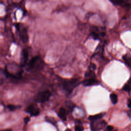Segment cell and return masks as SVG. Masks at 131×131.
I'll list each match as a JSON object with an SVG mask.
<instances>
[{
    "label": "cell",
    "mask_w": 131,
    "mask_h": 131,
    "mask_svg": "<svg viewBox=\"0 0 131 131\" xmlns=\"http://www.w3.org/2000/svg\"><path fill=\"white\" fill-rule=\"evenodd\" d=\"M15 27L21 41L24 43H27L29 40V36L28 31L26 27L22 24H17L15 25Z\"/></svg>",
    "instance_id": "6da1fadb"
},
{
    "label": "cell",
    "mask_w": 131,
    "mask_h": 131,
    "mask_svg": "<svg viewBox=\"0 0 131 131\" xmlns=\"http://www.w3.org/2000/svg\"><path fill=\"white\" fill-rule=\"evenodd\" d=\"M78 84V79H72L63 83V88L68 93H71Z\"/></svg>",
    "instance_id": "7a4b0ae2"
},
{
    "label": "cell",
    "mask_w": 131,
    "mask_h": 131,
    "mask_svg": "<svg viewBox=\"0 0 131 131\" xmlns=\"http://www.w3.org/2000/svg\"><path fill=\"white\" fill-rule=\"evenodd\" d=\"M51 95V93L50 91L46 90L41 92H39L35 97V100L37 102L43 103L47 101L50 96Z\"/></svg>",
    "instance_id": "3957f363"
},
{
    "label": "cell",
    "mask_w": 131,
    "mask_h": 131,
    "mask_svg": "<svg viewBox=\"0 0 131 131\" xmlns=\"http://www.w3.org/2000/svg\"><path fill=\"white\" fill-rule=\"evenodd\" d=\"M106 125V122L104 120L92 121L90 124V128L92 131H99L102 129Z\"/></svg>",
    "instance_id": "277c9868"
},
{
    "label": "cell",
    "mask_w": 131,
    "mask_h": 131,
    "mask_svg": "<svg viewBox=\"0 0 131 131\" xmlns=\"http://www.w3.org/2000/svg\"><path fill=\"white\" fill-rule=\"evenodd\" d=\"M105 33L99 27L94 26L91 30V35L95 39H99L100 36H103Z\"/></svg>",
    "instance_id": "5b68a950"
},
{
    "label": "cell",
    "mask_w": 131,
    "mask_h": 131,
    "mask_svg": "<svg viewBox=\"0 0 131 131\" xmlns=\"http://www.w3.org/2000/svg\"><path fill=\"white\" fill-rule=\"evenodd\" d=\"M26 112L29 113L32 116H37L39 114V110L34 105H30L26 108Z\"/></svg>",
    "instance_id": "8992f818"
},
{
    "label": "cell",
    "mask_w": 131,
    "mask_h": 131,
    "mask_svg": "<svg viewBox=\"0 0 131 131\" xmlns=\"http://www.w3.org/2000/svg\"><path fill=\"white\" fill-rule=\"evenodd\" d=\"M82 83L84 86H88L97 84L98 83V81L95 79V78H90L87 79H85L82 82Z\"/></svg>",
    "instance_id": "52a82bcc"
},
{
    "label": "cell",
    "mask_w": 131,
    "mask_h": 131,
    "mask_svg": "<svg viewBox=\"0 0 131 131\" xmlns=\"http://www.w3.org/2000/svg\"><path fill=\"white\" fill-rule=\"evenodd\" d=\"M43 66H44L43 61L42 60V59L39 56H38L37 59L35 63L34 68H35L37 70L39 71V70H41L43 68Z\"/></svg>",
    "instance_id": "ba28073f"
},
{
    "label": "cell",
    "mask_w": 131,
    "mask_h": 131,
    "mask_svg": "<svg viewBox=\"0 0 131 131\" xmlns=\"http://www.w3.org/2000/svg\"><path fill=\"white\" fill-rule=\"evenodd\" d=\"M58 117L63 121L67 120V113L66 110L63 107H60L58 112Z\"/></svg>",
    "instance_id": "9c48e42d"
},
{
    "label": "cell",
    "mask_w": 131,
    "mask_h": 131,
    "mask_svg": "<svg viewBox=\"0 0 131 131\" xmlns=\"http://www.w3.org/2000/svg\"><path fill=\"white\" fill-rule=\"evenodd\" d=\"M123 59L125 64L129 67L131 68V55L126 54L123 56Z\"/></svg>",
    "instance_id": "30bf717a"
},
{
    "label": "cell",
    "mask_w": 131,
    "mask_h": 131,
    "mask_svg": "<svg viewBox=\"0 0 131 131\" xmlns=\"http://www.w3.org/2000/svg\"><path fill=\"white\" fill-rule=\"evenodd\" d=\"M113 4L118 6H126V4L125 0H110Z\"/></svg>",
    "instance_id": "8fae6325"
},
{
    "label": "cell",
    "mask_w": 131,
    "mask_h": 131,
    "mask_svg": "<svg viewBox=\"0 0 131 131\" xmlns=\"http://www.w3.org/2000/svg\"><path fill=\"white\" fill-rule=\"evenodd\" d=\"M103 114H96L95 115H92V116H89V119L91 121L97 120H99L100 119H101L103 117Z\"/></svg>",
    "instance_id": "7c38bea8"
},
{
    "label": "cell",
    "mask_w": 131,
    "mask_h": 131,
    "mask_svg": "<svg viewBox=\"0 0 131 131\" xmlns=\"http://www.w3.org/2000/svg\"><path fill=\"white\" fill-rule=\"evenodd\" d=\"M37 57H38V56H35V57L32 58V59L30 60V61L29 62V67L30 69H34V65H35L36 61L37 59Z\"/></svg>",
    "instance_id": "4fadbf2b"
},
{
    "label": "cell",
    "mask_w": 131,
    "mask_h": 131,
    "mask_svg": "<svg viewBox=\"0 0 131 131\" xmlns=\"http://www.w3.org/2000/svg\"><path fill=\"white\" fill-rule=\"evenodd\" d=\"M123 90L127 91V92H129L131 91V80L128 81L123 86Z\"/></svg>",
    "instance_id": "5bb4252c"
},
{
    "label": "cell",
    "mask_w": 131,
    "mask_h": 131,
    "mask_svg": "<svg viewBox=\"0 0 131 131\" xmlns=\"http://www.w3.org/2000/svg\"><path fill=\"white\" fill-rule=\"evenodd\" d=\"M110 99L111 100L112 102L114 104H115L118 101V97L117 95H116L115 94H114V93L111 94L110 95Z\"/></svg>",
    "instance_id": "9a60e30c"
},
{
    "label": "cell",
    "mask_w": 131,
    "mask_h": 131,
    "mask_svg": "<svg viewBox=\"0 0 131 131\" xmlns=\"http://www.w3.org/2000/svg\"><path fill=\"white\" fill-rule=\"evenodd\" d=\"M22 56H23L24 62L25 63L28 58V52L27 50H26V49L23 50V52H22Z\"/></svg>",
    "instance_id": "2e32d148"
},
{
    "label": "cell",
    "mask_w": 131,
    "mask_h": 131,
    "mask_svg": "<svg viewBox=\"0 0 131 131\" xmlns=\"http://www.w3.org/2000/svg\"><path fill=\"white\" fill-rule=\"evenodd\" d=\"M66 106H67L69 112H72L74 108V105L72 102H71L70 101H68L66 102Z\"/></svg>",
    "instance_id": "e0dca14e"
},
{
    "label": "cell",
    "mask_w": 131,
    "mask_h": 131,
    "mask_svg": "<svg viewBox=\"0 0 131 131\" xmlns=\"http://www.w3.org/2000/svg\"><path fill=\"white\" fill-rule=\"evenodd\" d=\"M84 75H85V77H89V78H95V74L94 73V72H93V71H92V70H90V71L87 72L86 73H85Z\"/></svg>",
    "instance_id": "ac0fdd59"
},
{
    "label": "cell",
    "mask_w": 131,
    "mask_h": 131,
    "mask_svg": "<svg viewBox=\"0 0 131 131\" xmlns=\"http://www.w3.org/2000/svg\"><path fill=\"white\" fill-rule=\"evenodd\" d=\"M20 106H17V105H12V104H9L7 106V107L11 111H15L19 108H20Z\"/></svg>",
    "instance_id": "d6986e66"
},
{
    "label": "cell",
    "mask_w": 131,
    "mask_h": 131,
    "mask_svg": "<svg viewBox=\"0 0 131 131\" xmlns=\"http://www.w3.org/2000/svg\"><path fill=\"white\" fill-rule=\"evenodd\" d=\"M75 131H83L84 130V128L82 125H76L75 127Z\"/></svg>",
    "instance_id": "ffe728a7"
},
{
    "label": "cell",
    "mask_w": 131,
    "mask_h": 131,
    "mask_svg": "<svg viewBox=\"0 0 131 131\" xmlns=\"http://www.w3.org/2000/svg\"><path fill=\"white\" fill-rule=\"evenodd\" d=\"M90 69L92 71H94L96 69V65L94 63H91L90 65Z\"/></svg>",
    "instance_id": "44dd1931"
},
{
    "label": "cell",
    "mask_w": 131,
    "mask_h": 131,
    "mask_svg": "<svg viewBox=\"0 0 131 131\" xmlns=\"http://www.w3.org/2000/svg\"><path fill=\"white\" fill-rule=\"evenodd\" d=\"M24 1V0H9V1H10L11 2H12V3H15V4H18V3H21V2Z\"/></svg>",
    "instance_id": "7402d4cb"
},
{
    "label": "cell",
    "mask_w": 131,
    "mask_h": 131,
    "mask_svg": "<svg viewBox=\"0 0 131 131\" xmlns=\"http://www.w3.org/2000/svg\"><path fill=\"white\" fill-rule=\"evenodd\" d=\"M30 120V117H26L25 118V119H24V122H25V123L26 124H27V123H28L29 122Z\"/></svg>",
    "instance_id": "603a6c76"
},
{
    "label": "cell",
    "mask_w": 131,
    "mask_h": 131,
    "mask_svg": "<svg viewBox=\"0 0 131 131\" xmlns=\"http://www.w3.org/2000/svg\"><path fill=\"white\" fill-rule=\"evenodd\" d=\"M114 129V127L112 126H111V125H109V126H107V130L108 131H112Z\"/></svg>",
    "instance_id": "cb8c5ba5"
},
{
    "label": "cell",
    "mask_w": 131,
    "mask_h": 131,
    "mask_svg": "<svg viewBox=\"0 0 131 131\" xmlns=\"http://www.w3.org/2000/svg\"><path fill=\"white\" fill-rule=\"evenodd\" d=\"M127 105H128V107H129L130 108H131V99H129V100H128Z\"/></svg>",
    "instance_id": "d4e9b609"
},
{
    "label": "cell",
    "mask_w": 131,
    "mask_h": 131,
    "mask_svg": "<svg viewBox=\"0 0 131 131\" xmlns=\"http://www.w3.org/2000/svg\"><path fill=\"white\" fill-rule=\"evenodd\" d=\"M2 131H12V130H11V129H7L3 130H2Z\"/></svg>",
    "instance_id": "484cf974"
},
{
    "label": "cell",
    "mask_w": 131,
    "mask_h": 131,
    "mask_svg": "<svg viewBox=\"0 0 131 131\" xmlns=\"http://www.w3.org/2000/svg\"><path fill=\"white\" fill-rule=\"evenodd\" d=\"M66 131H72L71 129H69V128H68V129H67L66 130Z\"/></svg>",
    "instance_id": "4316f807"
}]
</instances>
